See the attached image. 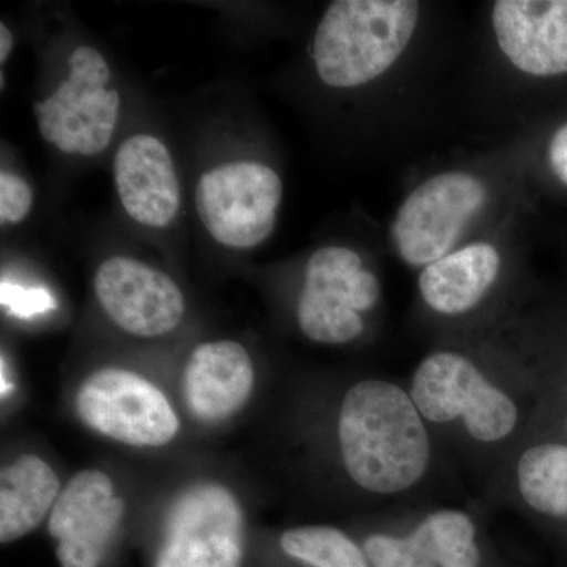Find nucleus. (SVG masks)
<instances>
[{
  "instance_id": "nucleus-1",
  "label": "nucleus",
  "mask_w": 567,
  "mask_h": 567,
  "mask_svg": "<svg viewBox=\"0 0 567 567\" xmlns=\"http://www.w3.org/2000/svg\"><path fill=\"white\" fill-rule=\"evenodd\" d=\"M257 506L244 470L194 454L164 466L134 550L142 567H252Z\"/></svg>"
},
{
  "instance_id": "nucleus-2",
  "label": "nucleus",
  "mask_w": 567,
  "mask_h": 567,
  "mask_svg": "<svg viewBox=\"0 0 567 567\" xmlns=\"http://www.w3.org/2000/svg\"><path fill=\"white\" fill-rule=\"evenodd\" d=\"M328 446L347 486L371 498L413 491L432 464L431 429L409 390L390 380L342 388L328 416Z\"/></svg>"
},
{
  "instance_id": "nucleus-3",
  "label": "nucleus",
  "mask_w": 567,
  "mask_h": 567,
  "mask_svg": "<svg viewBox=\"0 0 567 567\" xmlns=\"http://www.w3.org/2000/svg\"><path fill=\"white\" fill-rule=\"evenodd\" d=\"M65 404L85 434L128 456L171 464L204 453L171 380L132 364L85 369L66 386Z\"/></svg>"
},
{
  "instance_id": "nucleus-4",
  "label": "nucleus",
  "mask_w": 567,
  "mask_h": 567,
  "mask_svg": "<svg viewBox=\"0 0 567 567\" xmlns=\"http://www.w3.org/2000/svg\"><path fill=\"white\" fill-rule=\"evenodd\" d=\"M166 465L107 458L71 473L44 527L58 567H125Z\"/></svg>"
},
{
  "instance_id": "nucleus-5",
  "label": "nucleus",
  "mask_w": 567,
  "mask_h": 567,
  "mask_svg": "<svg viewBox=\"0 0 567 567\" xmlns=\"http://www.w3.org/2000/svg\"><path fill=\"white\" fill-rule=\"evenodd\" d=\"M413 0H338L317 25L312 58L317 74L334 89L379 80L401 59L417 28Z\"/></svg>"
},
{
  "instance_id": "nucleus-6",
  "label": "nucleus",
  "mask_w": 567,
  "mask_h": 567,
  "mask_svg": "<svg viewBox=\"0 0 567 567\" xmlns=\"http://www.w3.org/2000/svg\"><path fill=\"white\" fill-rule=\"evenodd\" d=\"M406 390L425 423L453 425L480 446L502 445L524 421L517 399L456 350L424 357Z\"/></svg>"
},
{
  "instance_id": "nucleus-7",
  "label": "nucleus",
  "mask_w": 567,
  "mask_h": 567,
  "mask_svg": "<svg viewBox=\"0 0 567 567\" xmlns=\"http://www.w3.org/2000/svg\"><path fill=\"white\" fill-rule=\"evenodd\" d=\"M169 380L200 443L244 424L259 405L265 388L251 350L230 338L197 342Z\"/></svg>"
},
{
  "instance_id": "nucleus-8",
  "label": "nucleus",
  "mask_w": 567,
  "mask_h": 567,
  "mask_svg": "<svg viewBox=\"0 0 567 567\" xmlns=\"http://www.w3.org/2000/svg\"><path fill=\"white\" fill-rule=\"evenodd\" d=\"M382 297V284L347 246L317 249L306 264L295 305L298 330L320 346H349L365 331V312Z\"/></svg>"
},
{
  "instance_id": "nucleus-9",
  "label": "nucleus",
  "mask_w": 567,
  "mask_h": 567,
  "mask_svg": "<svg viewBox=\"0 0 567 567\" xmlns=\"http://www.w3.org/2000/svg\"><path fill=\"white\" fill-rule=\"evenodd\" d=\"M487 200V185L475 174L446 171L432 175L395 212L391 224L395 251L406 265L423 270L457 249Z\"/></svg>"
},
{
  "instance_id": "nucleus-10",
  "label": "nucleus",
  "mask_w": 567,
  "mask_h": 567,
  "mask_svg": "<svg viewBox=\"0 0 567 567\" xmlns=\"http://www.w3.org/2000/svg\"><path fill=\"white\" fill-rule=\"evenodd\" d=\"M282 194L281 177L271 167L235 162L205 173L194 200L200 221L218 244L251 249L274 233Z\"/></svg>"
},
{
  "instance_id": "nucleus-11",
  "label": "nucleus",
  "mask_w": 567,
  "mask_h": 567,
  "mask_svg": "<svg viewBox=\"0 0 567 567\" xmlns=\"http://www.w3.org/2000/svg\"><path fill=\"white\" fill-rule=\"evenodd\" d=\"M96 305L122 333L136 339L173 334L186 316V297L169 275L151 265L115 256L93 276Z\"/></svg>"
},
{
  "instance_id": "nucleus-12",
  "label": "nucleus",
  "mask_w": 567,
  "mask_h": 567,
  "mask_svg": "<svg viewBox=\"0 0 567 567\" xmlns=\"http://www.w3.org/2000/svg\"><path fill=\"white\" fill-rule=\"evenodd\" d=\"M69 476L32 440L10 443L0 462V544L9 547L47 527Z\"/></svg>"
},
{
  "instance_id": "nucleus-13",
  "label": "nucleus",
  "mask_w": 567,
  "mask_h": 567,
  "mask_svg": "<svg viewBox=\"0 0 567 567\" xmlns=\"http://www.w3.org/2000/svg\"><path fill=\"white\" fill-rule=\"evenodd\" d=\"M492 28L499 50L522 73H567V0H498Z\"/></svg>"
},
{
  "instance_id": "nucleus-14",
  "label": "nucleus",
  "mask_w": 567,
  "mask_h": 567,
  "mask_svg": "<svg viewBox=\"0 0 567 567\" xmlns=\"http://www.w3.org/2000/svg\"><path fill=\"white\" fill-rule=\"evenodd\" d=\"M115 188L134 221L163 229L181 210V183L173 156L158 137L134 134L114 159Z\"/></svg>"
},
{
  "instance_id": "nucleus-15",
  "label": "nucleus",
  "mask_w": 567,
  "mask_h": 567,
  "mask_svg": "<svg viewBox=\"0 0 567 567\" xmlns=\"http://www.w3.org/2000/svg\"><path fill=\"white\" fill-rule=\"evenodd\" d=\"M502 271V254L487 241L454 249L421 270L417 290L435 315L464 316L486 300Z\"/></svg>"
},
{
  "instance_id": "nucleus-16",
  "label": "nucleus",
  "mask_w": 567,
  "mask_h": 567,
  "mask_svg": "<svg viewBox=\"0 0 567 567\" xmlns=\"http://www.w3.org/2000/svg\"><path fill=\"white\" fill-rule=\"evenodd\" d=\"M252 567H372L360 539L330 524L259 527Z\"/></svg>"
},
{
  "instance_id": "nucleus-17",
  "label": "nucleus",
  "mask_w": 567,
  "mask_h": 567,
  "mask_svg": "<svg viewBox=\"0 0 567 567\" xmlns=\"http://www.w3.org/2000/svg\"><path fill=\"white\" fill-rule=\"evenodd\" d=\"M514 487L528 511L544 520L567 524V442L533 436L514 465Z\"/></svg>"
},
{
  "instance_id": "nucleus-18",
  "label": "nucleus",
  "mask_w": 567,
  "mask_h": 567,
  "mask_svg": "<svg viewBox=\"0 0 567 567\" xmlns=\"http://www.w3.org/2000/svg\"><path fill=\"white\" fill-rule=\"evenodd\" d=\"M406 535L434 567L483 565L475 520L464 511L436 509L421 518Z\"/></svg>"
},
{
  "instance_id": "nucleus-19",
  "label": "nucleus",
  "mask_w": 567,
  "mask_h": 567,
  "mask_svg": "<svg viewBox=\"0 0 567 567\" xmlns=\"http://www.w3.org/2000/svg\"><path fill=\"white\" fill-rule=\"evenodd\" d=\"M533 417V436H554L567 442V364L558 368L544 385H539V399Z\"/></svg>"
},
{
  "instance_id": "nucleus-20",
  "label": "nucleus",
  "mask_w": 567,
  "mask_h": 567,
  "mask_svg": "<svg viewBox=\"0 0 567 567\" xmlns=\"http://www.w3.org/2000/svg\"><path fill=\"white\" fill-rule=\"evenodd\" d=\"M358 539L372 567H434L409 535L372 532Z\"/></svg>"
},
{
  "instance_id": "nucleus-21",
  "label": "nucleus",
  "mask_w": 567,
  "mask_h": 567,
  "mask_svg": "<svg viewBox=\"0 0 567 567\" xmlns=\"http://www.w3.org/2000/svg\"><path fill=\"white\" fill-rule=\"evenodd\" d=\"M33 194L29 183L18 175L0 174V221L21 223L31 212Z\"/></svg>"
},
{
  "instance_id": "nucleus-22",
  "label": "nucleus",
  "mask_w": 567,
  "mask_h": 567,
  "mask_svg": "<svg viewBox=\"0 0 567 567\" xmlns=\"http://www.w3.org/2000/svg\"><path fill=\"white\" fill-rule=\"evenodd\" d=\"M548 166L567 188V122L554 133L547 147Z\"/></svg>"
},
{
  "instance_id": "nucleus-23",
  "label": "nucleus",
  "mask_w": 567,
  "mask_h": 567,
  "mask_svg": "<svg viewBox=\"0 0 567 567\" xmlns=\"http://www.w3.org/2000/svg\"><path fill=\"white\" fill-rule=\"evenodd\" d=\"M13 35L6 24H0V62L6 63L10 58L11 50H13Z\"/></svg>"
}]
</instances>
